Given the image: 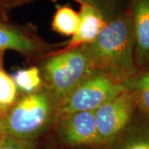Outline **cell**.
Instances as JSON below:
<instances>
[{
	"label": "cell",
	"mask_w": 149,
	"mask_h": 149,
	"mask_svg": "<svg viewBox=\"0 0 149 149\" xmlns=\"http://www.w3.org/2000/svg\"><path fill=\"white\" fill-rule=\"evenodd\" d=\"M80 4H87L99 11L105 22L129 11L132 0H74Z\"/></svg>",
	"instance_id": "13"
},
{
	"label": "cell",
	"mask_w": 149,
	"mask_h": 149,
	"mask_svg": "<svg viewBox=\"0 0 149 149\" xmlns=\"http://www.w3.org/2000/svg\"><path fill=\"white\" fill-rule=\"evenodd\" d=\"M58 104L47 88L23 95L0 116V136L24 140H37L53 127Z\"/></svg>",
	"instance_id": "2"
},
{
	"label": "cell",
	"mask_w": 149,
	"mask_h": 149,
	"mask_svg": "<svg viewBox=\"0 0 149 149\" xmlns=\"http://www.w3.org/2000/svg\"><path fill=\"white\" fill-rule=\"evenodd\" d=\"M0 22H6L5 13L3 12V8L0 5Z\"/></svg>",
	"instance_id": "18"
},
{
	"label": "cell",
	"mask_w": 149,
	"mask_h": 149,
	"mask_svg": "<svg viewBox=\"0 0 149 149\" xmlns=\"http://www.w3.org/2000/svg\"><path fill=\"white\" fill-rule=\"evenodd\" d=\"M129 13L137 68L138 70H149V0H132Z\"/></svg>",
	"instance_id": "8"
},
{
	"label": "cell",
	"mask_w": 149,
	"mask_h": 149,
	"mask_svg": "<svg viewBox=\"0 0 149 149\" xmlns=\"http://www.w3.org/2000/svg\"><path fill=\"white\" fill-rule=\"evenodd\" d=\"M44 149H56V148H54L52 146H51V145H47V146H46V148Z\"/></svg>",
	"instance_id": "19"
},
{
	"label": "cell",
	"mask_w": 149,
	"mask_h": 149,
	"mask_svg": "<svg viewBox=\"0 0 149 149\" xmlns=\"http://www.w3.org/2000/svg\"><path fill=\"white\" fill-rule=\"evenodd\" d=\"M123 85L133 95L138 110L149 115V70H138Z\"/></svg>",
	"instance_id": "11"
},
{
	"label": "cell",
	"mask_w": 149,
	"mask_h": 149,
	"mask_svg": "<svg viewBox=\"0 0 149 149\" xmlns=\"http://www.w3.org/2000/svg\"><path fill=\"white\" fill-rule=\"evenodd\" d=\"M106 149H149V115L138 110Z\"/></svg>",
	"instance_id": "9"
},
{
	"label": "cell",
	"mask_w": 149,
	"mask_h": 149,
	"mask_svg": "<svg viewBox=\"0 0 149 149\" xmlns=\"http://www.w3.org/2000/svg\"><path fill=\"white\" fill-rule=\"evenodd\" d=\"M79 25V13L70 5H57L52 21V29L62 36L72 37Z\"/></svg>",
	"instance_id": "12"
},
{
	"label": "cell",
	"mask_w": 149,
	"mask_h": 149,
	"mask_svg": "<svg viewBox=\"0 0 149 149\" xmlns=\"http://www.w3.org/2000/svg\"><path fill=\"white\" fill-rule=\"evenodd\" d=\"M43 84L59 105L95 69L83 47L63 49L49 54L38 67Z\"/></svg>",
	"instance_id": "3"
},
{
	"label": "cell",
	"mask_w": 149,
	"mask_h": 149,
	"mask_svg": "<svg viewBox=\"0 0 149 149\" xmlns=\"http://www.w3.org/2000/svg\"><path fill=\"white\" fill-rule=\"evenodd\" d=\"M37 140H24L0 136V149H37Z\"/></svg>",
	"instance_id": "16"
},
{
	"label": "cell",
	"mask_w": 149,
	"mask_h": 149,
	"mask_svg": "<svg viewBox=\"0 0 149 149\" xmlns=\"http://www.w3.org/2000/svg\"><path fill=\"white\" fill-rule=\"evenodd\" d=\"M11 50L28 58H37L50 53L54 45L43 41L34 30L0 22V53Z\"/></svg>",
	"instance_id": "7"
},
{
	"label": "cell",
	"mask_w": 149,
	"mask_h": 149,
	"mask_svg": "<svg viewBox=\"0 0 149 149\" xmlns=\"http://www.w3.org/2000/svg\"><path fill=\"white\" fill-rule=\"evenodd\" d=\"M105 22L101 13L95 8L87 4H80L77 31L65 49L77 47L94 42Z\"/></svg>",
	"instance_id": "10"
},
{
	"label": "cell",
	"mask_w": 149,
	"mask_h": 149,
	"mask_svg": "<svg viewBox=\"0 0 149 149\" xmlns=\"http://www.w3.org/2000/svg\"><path fill=\"white\" fill-rule=\"evenodd\" d=\"M125 88L95 70L59 105L57 118L70 113L95 111Z\"/></svg>",
	"instance_id": "4"
},
{
	"label": "cell",
	"mask_w": 149,
	"mask_h": 149,
	"mask_svg": "<svg viewBox=\"0 0 149 149\" xmlns=\"http://www.w3.org/2000/svg\"><path fill=\"white\" fill-rule=\"evenodd\" d=\"M95 111L70 113L57 118L54 127L61 143L72 148L96 147Z\"/></svg>",
	"instance_id": "6"
},
{
	"label": "cell",
	"mask_w": 149,
	"mask_h": 149,
	"mask_svg": "<svg viewBox=\"0 0 149 149\" xmlns=\"http://www.w3.org/2000/svg\"><path fill=\"white\" fill-rule=\"evenodd\" d=\"M12 79L18 91L23 95L32 93L39 90L43 85L40 70L37 66L20 70L14 73Z\"/></svg>",
	"instance_id": "14"
},
{
	"label": "cell",
	"mask_w": 149,
	"mask_h": 149,
	"mask_svg": "<svg viewBox=\"0 0 149 149\" xmlns=\"http://www.w3.org/2000/svg\"><path fill=\"white\" fill-rule=\"evenodd\" d=\"M19 91L12 77L0 69V116L5 114L19 99Z\"/></svg>",
	"instance_id": "15"
},
{
	"label": "cell",
	"mask_w": 149,
	"mask_h": 149,
	"mask_svg": "<svg viewBox=\"0 0 149 149\" xmlns=\"http://www.w3.org/2000/svg\"><path fill=\"white\" fill-rule=\"evenodd\" d=\"M81 47L94 68L118 84L138 72L129 11L106 22L95 40Z\"/></svg>",
	"instance_id": "1"
},
{
	"label": "cell",
	"mask_w": 149,
	"mask_h": 149,
	"mask_svg": "<svg viewBox=\"0 0 149 149\" xmlns=\"http://www.w3.org/2000/svg\"><path fill=\"white\" fill-rule=\"evenodd\" d=\"M32 1L35 0H0V5L3 8H10L28 3Z\"/></svg>",
	"instance_id": "17"
},
{
	"label": "cell",
	"mask_w": 149,
	"mask_h": 149,
	"mask_svg": "<svg viewBox=\"0 0 149 149\" xmlns=\"http://www.w3.org/2000/svg\"><path fill=\"white\" fill-rule=\"evenodd\" d=\"M136 111L134 96L126 89L95 110L96 148H105L128 125Z\"/></svg>",
	"instance_id": "5"
}]
</instances>
